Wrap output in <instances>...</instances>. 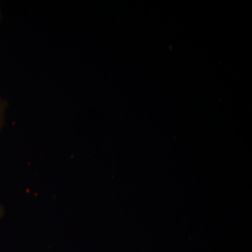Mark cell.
Masks as SVG:
<instances>
[{"label":"cell","mask_w":252,"mask_h":252,"mask_svg":"<svg viewBox=\"0 0 252 252\" xmlns=\"http://www.w3.org/2000/svg\"><path fill=\"white\" fill-rule=\"evenodd\" d=\"M8 104L6 100L0 97V130L2 127L4 122V114L7 108Z\"/></svg>","instance_id":"obj_1"},{"label":"cell","mask_w":252,"mask_h":252,"mask_svg":"<svg viewBox=\"0 0 252 252\" xmlns=\"http://www.w3.org/2000/svg\"><path fill=\"white\" fill-rule=\"evenodd\" d=\"M3 213H4V210H3L2 207L0 205V218L2 216Z\"/></svg>","instance_id":"obj_2"},{"label":"cell","mask_w":252,"mask_h":252,"mask_svg":"<svg viewBox=\"0 0 252 252\" xmlns=\"http://www.w3.org/2000/svg\"><path fill=\"white\" fill-rule=\"evenodd\" d=\"M0 21H1V9H0Z\"/></svg>","instance_id":"obj_3"}]
</instances>
